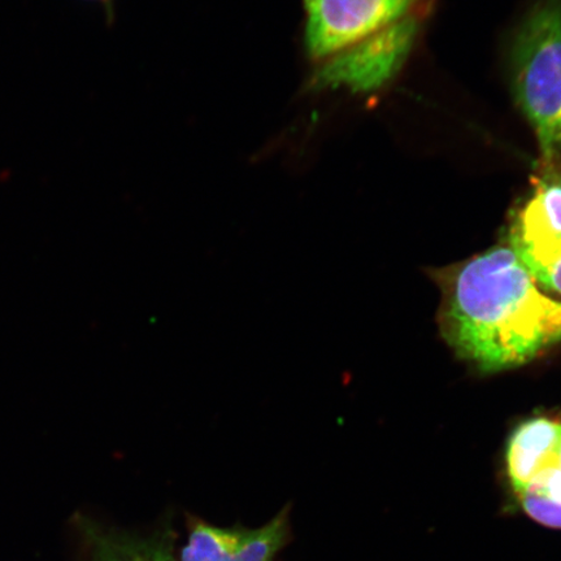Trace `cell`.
Here are the masks:
<instances>
[{
    "label": "cell",
    "mask_w": 561,
    "mask_h": 561,
    "mask_svg": "<svg viewBox=\"0 0 561 561\" xmlns=\"http://www.w3.org/2000/svg\"><path fill=\"white\" fill-rule=\"evenodd\" d=\"M436 278L442 334L482 371L523 366L561 340V300L539 289L508 242Z\"/></svg>",
    "instance_id": "cell-1"
},
{
    "label": "cell",
    "mask_w": 561,
    "mask_h": 561,
    "mask_svg": "<svg viewBox=\"0 0 561 561\" xmlns=\"http://www.w3.org/2000/svg\"><path fill=\"white\" fill-rule=\"evenodd\" d=\"M512 88L547 164L561 158V0H536L511 50Z\"/></svg>",
    "instance_id": "cell-2"
},
{
    "label": "cell",
    "mask_w": 561,
    "mask_h": 561,
    "mask_svg": "<svg viewBox=\"0 0 561 561\" xmlns=\"http://www.w3.org/2000/svg\"><path fill=\"white\" fill-rule=\"evenodd\" d=\"M423 0H305L313 58L331 59L419 12Z\"/></svg>",
    "instance_id": "cell-3"
},
{
    "label": "cell",
    "mask_w": 561,
    "mask_h": 561,
    "mask_svg": "<svg viewBox=\"0 0 561 561\" xmlns=\"http://www.w3.org/2000/svg\"><path fill=\"white\" fill-rule=\"evenodd\" d=\"M420 21L419 12L412 13L388 30L328 59L316 76V85L354 91L383 87L409 58L416 42Z\"/></svg>",
    "instance_id": "cell-4"
},
{
    "label": "cell",
    "mask_w": 561,
    "mask_h": 561,
    "mask_svg": "<svg viewBox=\"0 0 561 561\" xmlns=\"http://www.w3.org/2000/svg\"><path fill=\"white\" fill-rule=\"evenodd\" d=\"M549 167L518 209L507 241L535 279L561 261V171Z\"/></svg>",
    "instance_id": "cell-5"
},
{
    "label": "cell",
    "mask_w": 561,
    "mask_h": 561,
    "mask_svg": "<svg viewBox=\"0 0 561 561\" xmlns=\"http://www.w3.org/2000/svg\"><path fill=\"white\" fill-rule=\"evenodd\" d=\"M290 510L284 508L261 528H221L193 518L180 561H275L290 538Z\"/></svg>",
    "instance_id": "cell-6"
},
{
    "label": "cell",
    "mask_w": 561,
    "mask_h": 561,
    "mask_svg": "<svg viewBox=\"0 0 561 561\" xmlns=\"http://www.w3.org/2000/svg\"><path fill=\"white\" fill-rule=\"evenodd\" d=\"M72 523L80 561H180L170 528L144 536L83 514Z\"/></svg>",
    "instance_id": "cell-7"
},
{
    "label": "cell",
    "mask_w": 561,
    "mask_h": 561,
    "mask_svg": "<svg viewBox=\"0 0 561 561\" xmlns=\"http://www.w3.org/2000/svg\"><path fill=\"white\" fill-rule=\"evenodd\" d=\"M561 448V416H536L511 434L506 469L512 491L520 496L539 476L550 469Z\"/></svg>",
    "instance_id": "cell-8"
},
{
    "label": "cell",
    "mask_w": 561,
    "mask_h": 561,
    "mask_svg": "<svg viewBox=\"0 0 561 561\" xmlns=\"http://www.w3.org/2000/svg\"><path fill=\"white\" fill-rule=\"evenodd\" d=\"M518 500L531 520L561 530V448L556 465L539 476Z\"/></svg>",
    "instance_id": "cell-9"
},
{
    "label": "cell",
    "mask_w": 561,
    "mask_h": 561,
    "mask_svg": "<svg viewBox=\"0 0 561 561\" xmlns=\"http://www.w3.org/2000/svg\"><path fill=\"white\" fill-rule=\"evenodd\" d=\"M539 289L561 298V261L536 278Z\"/></svg>",
    "instance_id": "cell-10"
}]
</instances>
